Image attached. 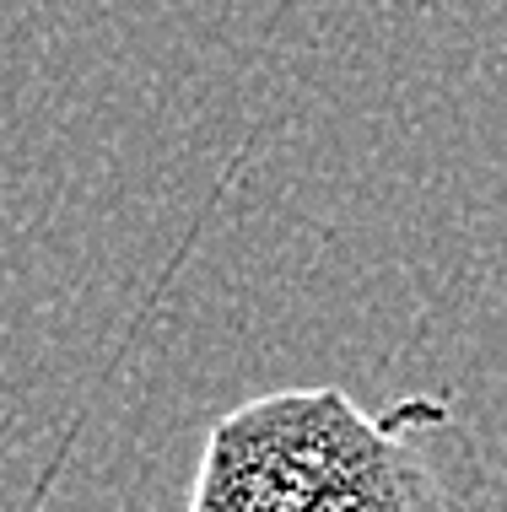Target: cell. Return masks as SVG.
Masks as SVG:
<instances>
[{"label": "cell", "mask_w": 507, "mask_h": 512, "mask_svg": "<svg viewBox=\"0 0 507 512\" xmlns=\"http://www.w3.org/2000/svg\"><path fill=\"white\" fill-rule=\"evenodd\" d=\"M303 512H497L475 426L443 394H405Z\"/></svg>", "instance_id": "obj_2"}, {"label": "cell", "mask_w": 507, "mask_h": 512, "mask_svg": "<svg viewBox=\"0 0 507 512\" xmlns=\"http://www.w3.org/2000/svg\"><path fill=\"white\" fill-rule=\"evenodd\" d=\"M373 432L378 415L335 383L259 394L205 432L189 512H303Z\"/></svg>", "instance_id": "obj_1"}]
</instances>
